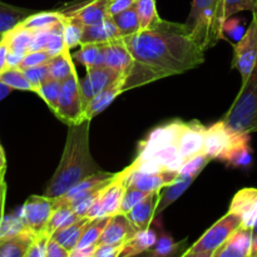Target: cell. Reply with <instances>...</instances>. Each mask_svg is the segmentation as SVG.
Masks as SVG:
<instances>
[{"instance_id": "6da1fadb", "label": "cell", "mask_w": 257, "mask_h": 257, "mask_svg": "<svg viewBox=\"0 0 257 257\" xmlns=\"http://www.w3.org/2000/svg\"><path fill=\"white\" fill-rule=\"evenodd\" d=\"M133 59L163 78L182 74L205 62V50L187 24L158 19L147 29L122 38Z\"/></svg>"}, {"instance_id": "7a4b0ae2", "label": "cell", "mask_w": 257, "mask_h": 257, "mask_svg": "<svg viewBox=\"0 0 257 257\" xmlns=\"http://www.w3.org/2000/svg\"><path fill=\"white\" fill-rule=\"evenodd\" d=\"M89 124L90 120L84 119L77 124L68 125L64 151L59 165L45 190L44 195L47 197H60L75 183L100 171L90 153Z\"/></svg>"}, {"instance_id": "3957f363", "label": "cell", "mask_w": 257, "mask_h": 257, "mask_svg": "<svg viewBox=\"0 0 257 257\" xmlns=\"http://www.w3.org/2000/svg\"><path fill=\"white\" fill-rule=\"evenodd\" d=\"M186 24L205 52L213 48L223 38L222 0H193Z\"/></svg>"}, {"instance_id": "277c9868", "label": "cell", "mask_w": 257, "mask_h": 257, "mask_svg": "<svg viewBox=\"0 0 257 257\" xmlns=\"http://www.w3.org/2000/svg\"><path fill=\"white\" fill-rule=\"evenodd\" d=\"M255 9L257 10V4ZM223 122L236 132H257V62L250 77L242 83Z\"/></svg>"}, {"instance_id": "5b68a950", "label": "cell", "mask_w": 257, "mask_h": 257, "mask_svg": "<svg viewBox=\"0 0 257 257\" xmlns=\"http://www.w3.org/2000/svg\"><path fill=\"white\" fill-rule=\"evenodd\" d=\"M242 226V218L237 213L228 211L212 227L208 228L182 256L185 257H213L217 250L230 238L237 228Z\"/></svg>"}, {"instance_id": "8992f818", "label": "cell", "mask_w": 257, "mask_h": 257, "mask_svg": "<svg viewBox=\"0 0 257 257\" xmlns=\"http://www.w3.org/2000/svg\"><path fill=\"white\" fill-rule=\"evenodd\" d=\"M55 115L68 125L77 124L85 119V107L80 93L79 77L77 72L62 82L59 105Z\"/></svg>"}, {"instance_id": "52a82bcc", "label": "cell", "mask_w": 257, "mask_h": 257, "mask_svg": "<svg viewBox=\"0 0 257 257\" xmlns=\"http://www.w3.org/2000/svg\"><path fill=\"white\" fill-rule=\"evenodd\" d=\"M128 175H130L128 167L118 173L117 178L110 182L108 187L100 193L99 197L93 202L85 217L95 220V218L107 217V216L110 217V216L119 213L120 203H122L123 195H124L125 187H127Z\"/></svg>"}, {"instance_id": "ba28073f", "label": "cell", "mask_w": 257, "mask_h": 257, "mask_svg": "<svg viewBox=\"0 0 257 257\" xmlns=\"http://www.w3.org/2000/svg\"><path fill=\"white\" fill-rule=\"evenodd\" d=\"M232 68L240 73L242 83L247 80L257 62V10H252V20L233 48Z\"/></svg>"}, {"instance_id": "9c48e42d", "label": "cell", "mask_w": 257, "mask_h": 257, "mask_svg": "<svg viewBox=\"0 0 257 257\" xmlns=\"http://www.w3.org/2000/svg\"><path fill=\"white\" fill-rule=\"evenodd\" d=\"M57 208L54 198L47 196H30L20 208L18 217L25 228L34 232L35 235L44 232L53 212Z\"/></svg>"}, {"instance_id": "30bf717a", "label": "cell", "mask_w": 257, "mask_h": 257, "mask_svg": "<svg viewBox=\"0 0 257 257\" xmlns=\"http://www.w3.org/2000/svg\"><path fill=\"white\" fill-rule=\"evenodd\" d=\"M120 77V73L108 67H92L87 68V75L79 79L80 93H82L83 103L87 109L90 100L99 92L109 87Z\"/></svg>"}, {"instance_id": "8fae6325", "label": "cell", "mask_w": 257, "mask_h": 257, "mask_svg": "<svg viewBox=\"0 0 257 257\" xmlns=\"http://www.w3.org/2000/svg\"><path fill=\"white\" fill-rule=\"evenodd\" d=\"M240 133L231 130L223 120L215 123L211 127H206L203 153L211 160H218L220 156L232 146Z\"/></svg>"}, {"instance_id": "7c38bea8", "label": "cell", "mask_w": 257, "mask_h": 257, "mask_svg": "<svg viewBox=\"0 0 257 257\" xmlns=\"http://www.w3.org/2000/svg\"><path fill=\"white\" fill-rule=\"evenodd\" d=\"M205 133L206 127L197 120L190 123L183 122L182 128L176 140V146L183 160L186 161L193 156L203 153Z\"/></svg>"}, {"instance_id": "4fadbf2b", "label": "cell", "mask_w": 257, "mask_h": 257, "mask_svg": "<svg viewBox=\"0 0 257 257\" xmlns=\"http://www.w3.org/2000/svg\"><path fill=\"white\" fill-rule=\"evenodd\" d=\"M128 168H130V175H128L127 185L133 186V187L147 193L161 191L166 186L175 182L178 178V176H180L177 171L171 170H162L160 172L145 173L133 171L131 166H128Z\"/></svg>"}, {"instance_id": "5bb4252c", "label": "cell", "mask_w": 257, "mask_h": 257, "mask_svg": "<svg viewBox=\"0 0 257 257\" xmlns=\"http://www.w3.org/2000/svg\"><path fill=\"white\" fill-rule=\"evenodd\" d=\"M182 124L183 122H181V120H173V122L168 123V124L162 125V127H158L155 131H152L150 136L145 141H142L140 146H138L137 157H145V156L150 155V153L155 152V151H158L161 148L176 143V140H177L178 133H180L181 128H182Z\"/></svg>"}, {"instance_id": "9a60e30c", "label": "cell", "mask_w": 257, "mask_h": 257, "mask_svg": "<svg viewBox=\"0 0 257 257\" xmlns=\"http://www.w3.org/2000/svg\"><path fill=\"white\" fill-rule=\"evenodd\" d=\"M242 218V226L253 230L257 221V187H246L238 191L230 203V210Z\"/></svg>"}, {"instance_id": "2e32d148", "label": "cell", "mask_w": 257, "mask_h": 257, "mask_svg": "<svg viewBox=\"0 0 257 257\" xmlns=\"http://www.w3.org/2000/svg\"><path fill=\"white\" fill-rule=\"evenodd\" d=\"M138 228L132 223L124 213H117L112 216L103 231L98 243H113V245H124L133 235H136Z\"/></svg>"}, {"instance_id": "e0dca14e", "label": "cell", "mask_w": 257, "mask_h": 257, "mask_svg": "<svg viewBox=\"0 0 257 257\" xmlns=\"http://www.w3.org/2000/svg\"><path fill=\"white\" fill-rule=\"evenodd\" d=\"M103 53H104V65L108 68L117 70L120 74H124L135 63L132 54L125 47L122 38L109 40L103 43Z\"/></svg>"}, {"instance_id": "ac0fdd59", "label": "cell", "mask_w": 257, "mask_h": 257, "mask_svg": "<svg viewBox=\"0 0 257 257\" xmlns=\"http://www.w3.org/2000/svg\"><path fill=\"white\" fill-rule=\"evenodd\" d=\"M253 230L241 226L230 236L213 257H251Z\"/></svg>"}, {"instance_id": "d6986e66", "label": "cell", "mask_w": 257, "mask_h": 257, "mask_svg": "<svg viewBox=\"0 0 257 257\" xmlns=\"http://www.w3.org/2000/svg\"><path fill=\"white\" fill-rule=\"evenodd\" d=\"M35 238V233L28 228L9 235L0 236V257H27Z\"/></svg>"}, {"instance_id": "ffe728a7", "label": "cell", "mask_w": 257, "mask_h": 257, "mask_svg": "<svg viewBox=\"0 0 257 257\" xmlns=\"http://www.w3.org/2000/svg\"><path fill=\"white\" fill-rule=\"evenodd\" d=\"M160 195L161 191L148 193L138 205H136L127 213L128 218L132 221L138 231L150 228L151 223L153 222V218L156 217V208H157L158 201H160Z\"/></svg>"}, {"instance_id": "44dd1931", "label": "cell", "mask_w": 257, "mask_h": 257, "mask_svg": "<svg viewBox=\"0 0 257 257\" xmlns=\"http://www.w3.org/2000/svg\"><path fill=\"white\" fill-rule=\"evenodd\" d=\"M231 167H245L252 161L250 133H240L230 148L218 158Z\"/></svg>"}, {"instance_id": "7402d4cb", "label": "cell", "mask_w": 257, "mask_h": 257, "mask_svg": "<svg viewBox=\"0 0 257 257\" xmlns=\"http://www.w3.org/2000/svg\"><path fill=\"white\" fill-rule=\"evenodd\" d=\"M120 38L119 32L115 27L112 18H108L103 23L94 25H85L83 29L82 40L80 45L83 44H103L109 40Z\"/></svg>"}, {"instance_id": "603a6c76", "label": "cell", "mask_w": 257, "mask_h": 257, "mask_svg": "<svg viewBox=\"0 0 257 257\" xmlns=\"http://www.w3.org/2000/svg\"><path fill=\"white\" fill-rule=\"evenodd\" d=\"M118 173H112V172H105V171H98V172L93 173V175L88 176L84 180L79 181L78 183H75L73 187H70L67 192L64 193L60 197L54 198V202L57 207L60 206H67V203L72 200L74 196L79 195V193L84 192V191L89 190V188L95 187L98 185H102V183L108 182V181H112L117 177Z\"/></svg>"}, {"instance_id": "cb8c5ba5", "label": "cell", "mask_w": 257, "mask_h": 257, "mask_svg": "<svg viewBox=\"0 0 257 257\" xmlns=\"http://www.w3.org/2000/svg\"><path fill=\"white\" fill-rule=\"evenodd\" d=\"M124 92L123 89V77L120 74V77L115 80L114 83L107 87L105 89H103L102 92L98 93L94 98L89 102L87 109H85V119L92 120L93 118L97 114H99L100 112L105 109L107 107H109L110 103L115 99L119 94Z\"/></svg>"}, {"instance_id": "d4e9b609", "label": "cell", "mask_w": 257, "mask_h": 257, "mask_svg": "<svg viewBox=\"0 0 257 257\" xmlns=\"http://www.w3.org/2000/svg\"><path fill=\"white\" fill-rule=\"evenodd\" d=\"M108 8H109V0H94L68 17L78 19L84 27L99 24L110 18Z\"/></svg>"}, {"instance_id": "484cf974", "label": "cell", "mask_w": 257, "mask_h": 257, "mask_svg": "<svg viewBox=\"0 0 257 257\" xmlns=\"http://www.w3.org/2000/svg\"><path fill=\"white\" fill-rule=\"evenodd\" d=\"M90 221H92L90 218L82 217L80 220H78L77 222L55 231L52 235V238H54V240L58 241L60 245L64 246L69 252H72V251L77 247L83 232H84V230L87 228V226L89 225Z\"/></svg>"}, {"instance_id": "4316f807", "label": "cell", "mask_w": 257, "mask_h": 257, "mask_svg": "<svg viewBox=\"0 0 257 257\" xmlns=\"http://www.w3.org/2000/svg\"><path fill=\"white\" fill-rule=\"evenodd\" d=\"M196 178L186 177V176H178L177 180L171 185L166 186L161 190L160 201H158L157 208H156V215L163 212L167 207H170L175 201H177L183 193L187 191V188L192 185Z\"/></svg>"}, {"instance_id": "83f0119b", "label": "cell", "mask_w": 257, "mask_h": 257, "mask_svg": "<svg viewBox=\"0 0 257 257\" xmlns=\"http://www.w3.org/2000/svg\"><path fill=\"white\" fill-rule=\"evenodd\" d=\"M34 13V10L24 9L0 2V34H7L10 30L15 29Z\"/></svg>"}, {"instance_id": "f1b7e54d", "label": "cell", "mask_w": 257, "mask_h": 257, "mask_svg": "<svg viewBox=\"0 0 257 257\" xmlns=\"http://www.w3.org/2000/svg\"><path fill=\"white\" fill-rule=\"evenodd\" d=\"M156 241H157V235H156L151 228L137 231V233L133 235L132 237L124 243L120 257L136 256L140 255V253L147 252L150 248L153 247Z\"/></svg>"}, {"instance_id": "f546056e", "label": "cell", "mask_w": 257, "mask_h": 257, "mask_svg": "<svg viewBox=\"0 0 257 257\" xmlns=\"http://www.w3.org/2000/svg\"><path fill=\"white\" fill-rule=\"evenodd\" d=\"M49 68V75L52 79L64 82L65 79L70 77L73 73H75L74 63H73L72 55L69 54V49H65L60 54L50 58L48 62Z\"/></svg>"}, {"instance_id": "4dcf8cb0", "label": "cell", "mask_w": 257, "mask_h": 257, "mask_svg": "<svg viewBox=\"0 0 257 257\" xmlns=\"http://www.w3.org/2000/svg\"><path fill=\"white\" fill-rule=\"evenodd\" d=\"M34 30L27 29L20 25H18L15 29L10 30L5 34L8 45H9V52L17 53V54L25 55L29 52L30 44H32Z\"/></svg>"}, {"instance_id": "1f68e13d", "label": "cell", "mask_w": 257, "mask_h": 257, "mask_svg": "<svg viewBox=\"0 0 257 257\" xmlns=\"http://www.w3.org/2000/svg\"><path fill=\"white\" fill-rule=\"evenodd\" d=\"M63 15L58 13L57 10L53 12H35L30 17H28L24 22L20 24V27L27 28L30 30H42L48 28L54 27L59 22H62Z\"/></svg>"}, {"instance_id": "d6a6232c", "label": "cell", "mask_w": 257, "mask_h": 257, "mask_svg": "<svg viewBox=\"0 0 257 257\" xmlns=\"http://www.w3.org/2000/svg\"><path fill=\"white\" fill-rule=\"evenodd\" d=\"M110 18L114 22L115 27H117L118 32L120 34V38L128 37V35H132L141 30L140 18H138L137 10H136L135 7L122 13H118V14L113 15Z\"/></svg>"}, {"instance_id": "836d02e7", "label": "cell", "mask_w": 257, "mask_h": 257, "mask_svg": "<svg viewBox=\"0 0 257 257\" xmlns=\"http://www.w3.org/2000/svg\"><path fill=\"white\" fill-rule=\"evenodd\" d=\"M74 59L78 60L85 68L105 67L104 53L102 44H83L79 52L74 54Z\"/></svg>"}, {"instance_id": "e575fe53", "label": "cell", "mask_w": 257, "mask_h": 257, "mask_svg": "<svg viewBox=\"0 0 257 257\" xmlns=\"http://www.w3.org/2000/svg\"><path fill=\"white\" fill-rule=\"evenodd\" d=\"M110 217H112V216H110ZM110 217L107 216V217L95 218V220L90 221L89 225H88L87 228L84 230V232H83L82 237H80L79 242H78L77 247H75L74 250H79V248H85L97 245L100 236H102L103 231H104L105 226L109 222Z\"/></svg>"}, {"instance_id": "d590c367", "label": "cell", "mask_w": 257, "mask_h": 257, "mask_svg": "<svg viewBox=\"0 0 257 257\" xmlns=\"http://www.w3.org/2000/svg\"><path fill=\"white\" fill-rule=\"evenodd\" d=\"M80 218L82 217L78 216L69 206H60V207L55 208L54 212H53L52 217H50L49 222L47 225V228H45V232L52 236L57 230L72 225V223L77 222Z\"/></svg>"}, {"instance_id": "8d00e7d4", "label": "cell", "mask_w": 257, "mask_h": 257, "mask_svg": "<svg viewBox=\"0 0 257 257\" xmlns=\"http://www.w3.org/2000/svg\"><path fill=\"white\" fill-rule=\"evenodd\" d=\"M60 90H62V82L52 79V78L45 80L37 89V94L47 103L48 107L53 110L54 114L58 112Z\"/></svg>"}, {"instance_id": "74e56055", "label": "cell", "mask_w": 257, "mask_h": 257, "mask_svg": "<svg viewBox=\"0 0 257 257\" xmlns=\"http://www.w3.org/2000/svg\"><path fill=\"white\" fill-rule=\"evenodd\" d=\"M0 80L13 89L28 90V92L35 93L34 85L29 82L27 75L24 74V70L19 69V68H8L0 74Z\"/></svg>"}, {"instance_id": "f35d334b", "label": "cell", "mask_w": 257, "mask_h": 257, "mask_svg": "<svg viewBox=\"0 0 257 257\" xmlns=\"http://www.w3.org/2000/svg\"><path fill=\"white\" fill-rule=\"evenodd\" d=\"M63 24H64L63 35H64L65 47L68 49H73L78 45L80 47V40H82L84 25L73 17H63Z\"/></svg>"}, {"instance_id": "ab89813d", "label": "cell", "mask_w": 257, "mask_h": 257, "mask_svg": "<svg viewBox=\"0 0 257 257\" xmlns=\"http://www.w3.org/2000/svg\"><path fill=\"white\" fill-rule=\"evenodd\" d=\"M135 8L140 18L141 30L147 29L160 19L156 8V0H137Z\"/></svg>"}, {"instance_id": "60d3db41", "label": "cell", "mask_w": 257, "mask_h": 257, "mask_svg": "<svg viewBox=\"0 0 257 257\" xmlns=\"http://www.w3.org/2000/svg\"><path fill=\"white\" fill-rule=\"evenodd\" d=\"M178 247H180V243H176L173 238L171 237V235L166 233L161 228V233L157 237V241L153 245V247L147 251V253L153 257H167L176 253Z\"/></svg>"}, {"instance_id": "b9f144b4", "label": "cell", "mask_w": 257, "mask_h": 257, "mask_svg": "<svg viewBox=\"0 0 257 257\" xmlns=\"http://www.w3.org/2000/svg\"><path fill=\"white\" fill-rule=\"evenodd\" d=\"M210 161L211 158L208 157L207 155H205V153L196 155L183 162L182 167L178 171V173H180V176L196 178L201 172H202V170L207 166V163L210 162Z\"/></svg>"}, {"instance_id": "7bdbcfd3", "label": "cell", "mask_w": 257, "mask_h": 257, "mask_svg": "<svg viewBox=\"0 0 257 257\" xmlns=\"http://www.w3.org/2000/svg\"><path fill=\"white\" fill-rule=\"evenodd\" d=\"M256 4L257 0H222L223 22H226L240 12H245V10L252 12L256 8Z\"/></svg>"}, {"instance_id": "ee69618b", "label": "cell", "mask_w": 257, "mask_h": 257, "mask_svg": "<svg viewBox=\"0 0 257 257\" xmlns=\"http://www.w3.org/2000/svg\"><path fill=\"white\" fill-rule=\"evenodd\" d=\"M147 195V192H143V191L138 190V188L133 187V186L127 185L124 195H123L122 198V203H120L119 212L127 215V213L130 212L136 205H138V203H140Z\"/></svg>"}, {"instance_id": "f6af8a7d", "label": "cell", "mask_w": 257, "mask_h": 257, "mask_svg": "<svg viewBox=\"0 0 257 257\" xmlns=\"http://www.w3.org/2000/svg\"><path fill=\"white\" fill-rule=\"evenodd\" d=\"M24 70V74L27 75V78L29 79V82L34 85L35 88V93H37V89L50 78L49 75V68H48V63L47 64H42V65H37V67H32V68H27Z\"/></svg>"}, {"instance_id": "bcb514c9", "label": "cell", "mask_w": 257, "mask_h": 257, "mask_svg": "<svg viewBox=\"0 0 257 257\" xmlns=\"http://www.w3.org/2000/svg\"><path fill=\"white\" fill-rule=\"evenodd\" d=\"M50 55L47 50H34V52H28L23 58L22 63L19 64V69H27V68L37 67V65L47 64L50 60Z\"/></svg>"}, {"instance_id": "7dc6e473", "label": "cell", "mask_w": 257, "mask_h": 257, "mask_svg": "<svg viewBox=\"0 0 257 257\" xmlns=\"http://www.w3.org/2000/svg\"><path fill=\"white\" fill-rule=\"evenodd\" d=\"M52 236L47 232H40L35 235L34 241L28 251L27 257H47V246Z\"/></svg>"}, {"instance_id": "c3c4849f", "label": "cell", "mask_w": 257, "mask_h": 257, "mask_svg": "<svg viewBox=\"0 0 257 257\" xmlns=\"http://www.w3.org/2000/svg\"><path fill=\"white\" fill-rule=\"evenodd\" d=\"M57 25V24H55ZM54 25V27H55ZM48 28V29H42V30H35L34 35H33L32 44H30L29 52H34V50H45L47 49V45L49 43L50 37H52L53 28Z\"/></svg>"}, {"instance_id": "681fc988", "label": "cell", "mask_w": 257, "mask_h": 257, "mask_svg": "<svg viewBox=\"0 0 257 257\" xmlns=\"http://www.w3.org/2000/svg\"><path fill=\"white\" fill-rule=\"evenodd\" d=\"M124 245H113V243H97L93 257H119Z\"/></svg>"}, {"instance_id": "f907efd6", "label": "cell", "mask_w": 257, "mask_h": 257, "mask_svg": "<svg viewBox=\"0 0 257 257\" xmlns=\"http://www.w3.org/2000/svg\"><path fill=\"white\" fill-rule=\"evenodd\" d=\"M92 2H94V0H70V2H67L64 3V4L59 5L55 10H57L58 13H60L63 17H68V15L73 14V13H75L77 10H79L80 8H83L84 5L89 4V3Z\"/></svg>"}, {"instance_id": "816d5d0a", "label": "cell", "mask_w": 257, "mask_h": 257, "mask_svg": "<svg viewBox=\"0 0 257 257\" xmlns=\"http://www.w3.org/2000/svg\"><path fill=\"white\" fill-rule=\"evenodd\" d=\"M225 33L230 34L231 37L235 38V39L240 40V38L242 37L245 32H243L240 20L230 18V19L226 20L225 24H223V34H225Z\"/></svg>"}, {"instance_id": "f5cc1de1", "label": "cell", "mask_w": 257, "mask_h": 257, "mask_svg": "<svg viewBox=\"0 0 257 257\" xmlns=\"http://www.w3.org/2000/svg\"><path fill=\"white\" fill-rule=\"evenodd\" d=\"M47 257H70V252L58 241L50 237L47 246Z\"/></svg>"}, {"instance_id": "db71d44e", "label": "cell", "mask_w": 257, "mask_h": 257, "mask_svg": "<svg viewBox=\"0 0 257 257\" xmlns=\"http://www.w3.org/2000/svg\"><path fill=\"white\" fill-rule=\"evenodd\" d=\"M136 2L137 0H109V15L113 17V15L118 14V13H122L124 10L131 9L136 5Z\"/></svg>"}, {"instance_id": "11a10c76", "label": "cell", "mask_w": 257, "mask_h": 257, "mask_svg": "<svg viewBox=\"0 0 257 257\" xmlns=\"http://www.w3.org/2000/svg\"><path fill=\"white\" fill-rule=\"evenodd\" d=\"M8 54H9V45L4 35V39L0 43V74L9 68L8 67Z\"/></svg>"}, {"instance_id": "9f6ffc18", "label": "cell", "mask_w": 257, "mask_h": 257, "mask_svg": "<svg viewBox=\"0 0 257 257\" xmlns=\"http://www.w3.org/2000/svg\"><path fill=\"white\" fill-rule=\"evenodd\" d=\"M5 193H7V183H5V178L0 177V222H2V220L4 218Z\"/></svg>"}, {"instance_id": "6f0895ef", "label": "cell", "mask_w": 257, "mask_h": 257, "mask_svg": "<svg viewBox=\"0 0 257 257\" xmlns=\"http://www.w3.org/2000/svg\"><path fill=\"white\" fill-rule=\"evenodd\" d=\"M23 58H24V55H20V54H17V53L9 52V54H8V67L18 68L19 67L20 63H22Z\"/></svg>"}, {"instance_id": "680465c9", "label": "cell", "mask_w": 257, "mask_h": 257, "mask_svg": "<svg viewBox=\"0 0 257 257\" xmlns=\"http://www.w3.org/2000/svg\"><path fill=\"white\" fill-rule=\"evenodd\" d=\"M12 90H13V88H10L9 85H7L5 83H3L2 80H0V100L4 99V98L7 97L10 92H12Z\"/></svg>"}, {"instance_id": "91938a15", "label": "cell", "mask_w": 257, "mask_h": 257, "mask_svg": "<svg viewBox=\"0 0 257 257\" xmlns=\"http://www.w3.org/2000/svg\"><path fill=\"white\" fill-rule=\"evenodd\" d=\"M5 171H7V158H5L4 150L0 145V172L5 173Z\"/></svg>"}, {"instance_id": "94428289", "label": "cell", "mask_w": 257, "mask_h": 257, "mask_svg": "<svg viewBox=\"0 0 257 257\" xmlns=\"http://www.w3.org/2000/svg\"><path fill=\"white\" fill-rule=\"evenodd\" d=\"M251 257H257V235H253L252 250H251Z\"/></svg>"}, {"instance_id": "6125c7cd", "label": "cell", "mask_w": 257, "mask_h": 257, "mask_svg": "<svg viewBox=\"0 0 257 257\" xmlns=\"http://www.w3.org/2000/svg\"><path fill=\"white\" fill-rule=\"evenodd\" d=\"M253 235H257V221H256L255 226H253Z\"/></svg>"}, {"instance_id": "be15d7a7", "label": "cell", "mask_w": 257, "mask_h": 257, "mask_svg": "<svg viewBox=\"0 0 257 257\" xmlns=\"http://www.w3.org/2000/svg\"><path fill=\"white\" fill-rule=\"evenodd\" d=\"M4 35H5V34H0V43H2V40L4 39Z\"/></svg>"}, {"instance_id": "e7e4bbea", "label": "cell", "mask_w": 257, "mask_h": 257, "mask_svg": "<svg viewBox=\"0 0 257 257\" xmlns=\"http://www.w3.org/2000/svg\"><path fill=\"white\" fill-rule=\"evenodd\" d=\"M0 177H5V173H3V172H0Z\"/></svg>"}]
</instances>
